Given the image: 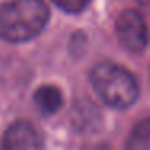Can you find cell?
Returning a JSON list of instances; mask_svg holds the SVG:
<instances>
[{
  "instance_id": "1",
  "label": "cell",
  "mask_w": 150,
  "mask_h": 150,
  "mask_svg": "<svg viewBox=\"0 0 150 150\" xmlns=\"http://www.w3.org/2000/svg\"><path fill=\"white\" fill-rule=\"evenodd\" d=\"M49 8L42 0H13L0 7V39L24 42L45 28Z\"/></svg>"
},
{
  "instance_id": "5",
  "label": "cell",
  "mask_w": 150,
  "mask_h": 150,
  "mask_svg": "<svg viewBox=\"0 0 150 150\" xmlns=\"http://www.w3.org/2000/svg\"><path fill=\"white\" fill-rule=\"evenodd\" d=\"M34 102L42 115H53L62 108V92L53 86H44L34 94Z\"/></svg>"
},
{
  "instance_id": "4",
  "label": "cell",
  "mask_w": 150,
  "mask_h": 150,
  "mask_svg": "<svg viewBox=\"0 0 150 150\" xmlns=\"http://www.w3.org/2000/svg\"><path fill=\"white\" fill-rule=\"evenodd\" d=\"M0 150H44L42 134L33 124L18 121L5 131Z\"/></svg>"
},
{
  "instance_id": "7",
  "label": "cell",
  "mask_w": 150,
  "mask_h": 150,
  "mask_svg": "<svg viewBox=\"0 0 150 150\" xmlns=\"http://www.w3.org/2000/svg\"><path fill=\"white\" fill-rule=\"evenodd\" d=\"M57 7H60L62 10L68 11V13H79L82 11L92 0H53Z\"/></svg>"
},
{
  "instance_id": "3",
  "label": "cell",
  "mask_w": 150,
  "mask_h": 150,
  "mask_svg": "<svg viewBox=\"0 0 150 150\" xmlns=\"http://www.w3.org/2000/svg\"><path fill=\"white\" fill-rule=\"evenodd\" d=\"M116 34L121 45L129 52H142L149 42L147 26L142 15L136 10H126L116 20Z\"/></svg>"
},
{
  "instance_id": "6",
  "label": "cell",
  "mask_w": 150,
  "mask_h": 150,
  "mask_svg": "<svg viewBox=\"0 0 150 150\" xmlns=\"http://www.w3.org/2000/svg\"><path fill=\"white\" fill-rule=\"evenodd\" d=\"M126 150H150V118L139 121L131 131Z\"/></svg>"
},
{
  "instance_id": "2",
  "label": "cell",
  "mask_w": 150,
  "mask_h": 150,
  "mask_svg": "<svg viewBox=\"0 0 150 150\" xmlns=\"http://www.w3.org/2000/svg\"><path fill=\"white\" fill-rule=\"evenodd\" d=\"M91 82L98 97L113 108H127L139 97L137 81L127 69L115 63H100L91 73Z\"/></svg>"
},
{
  "instance_id": "8",
  "label": "cell",
  "mask_w": 150,
  "mask_h": 150,
  "mask_svg": "<svg viewBox=\"0 0 150 150\" xmlns=\"http://www.w3.org/2000/svg\"><path fill=\"white\" fill-rule=\"evenodd\" d=\"M87 150H110L107 145H94V147H89Z\"/></svg>"
}]
</instances>
